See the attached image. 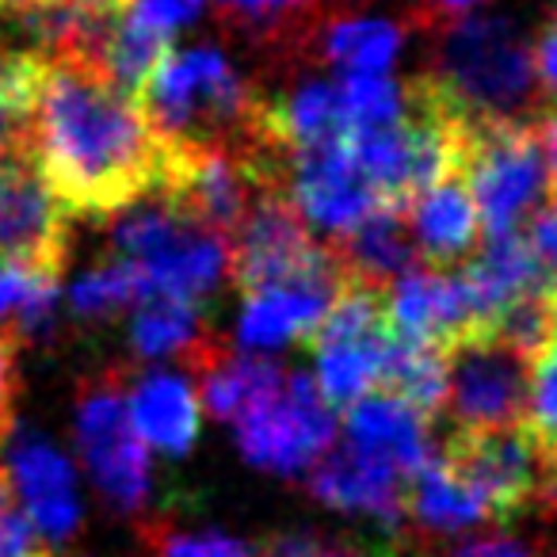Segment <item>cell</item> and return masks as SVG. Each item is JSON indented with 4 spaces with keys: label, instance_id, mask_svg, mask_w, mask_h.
Here are the masks:
<instances>
[{
    "label": "cell",
    "instance_id": "obj_1",
    "mask_svg": "<svg viewBox=\"0 0 557 557\" xmlns=\"http://www.w3.org/2000/svg\"><path fill=\"white\" fill-rule=\"evenodd\" d=\"M27 157L70 214L111 218L157 191L164 141L96 62L42 58Z\"/></svg>",
    "mask_w": 557,
    "mask_h": 557
},
{
    "label": "cell",
    "instance_id": "obj_2",
    "mask_svg": "<svg viewBox=\"0 0 557 557\" xmlns=\"http://www.w3.org/2000/svg\"><path fill=\"white\" fill-rule=\"evenodd\" d=\"M164 146H245L271 141L263 131L260 92L240 81L222 50H164L134 92ZM283 149V146H278Z\"/></svg>",
    "mask_w": 557,
    "mask_h": 557
},
{
    "label": "cell",
    "instance_id": "obj_3",
    "mask_svg": "<svg viewBox=\"0 0 557 557\" xmlns=\"http://www.w3.org/2000/svg\"><path fill=\"white\" fill-rule=\"evenodd\" d=\"M424 77L455 119H539L531 42L504 16H462L432 35Z\"/></svg>",
    "mask_w": 557,
    "mask_h": 557
},
{
    "label": "cell",
    "instance_id": "obj_4",
    "mask_svg": "<svg viewBox=\"0 0 557 557\" xmlns=\"http://www.w3.org/2000/svg\"><path fill=\"white\" fill-rule=\"evenodd\" d=\"M111 218V245L134 268L141 298L202 306L230 278V237L187 222L161 195H146Z\"/></svg>",
    "mask_w": 557,
    "mask_h": 557
},
{
    "label": "cell",
    "instance_id": "obj_5",
    "mask_svg": "<svg viewBox=\"0 0 557 557\" xmlns=\"http://www.w3.org/2000/svg\"><path fill=\"white\" fill-rule=\"evenodd\" d=\"M455 172L488 237L519 233L549 191L539 119H458Z\"/></svg>",
    "mask_w": 557,
    "mask_h": 557
},
{
    "label": "cell",
    "instance_id": "obj_6",
    "mask_svg": "<svg viewBox=\"0 0 557 557\" xmlns=\"http://www.w3.org/2000/svg\"><path fill=\"white\" fill-rule=\"evenodd\" d=\"M443 462L481 496L493 523L557 508V458L534 440L527 420L500 428H455L443 447Z\"/></svg>",
    "mask_w": 557,
    "mask_h": 557
},
{
    "label": "cell",
    "instance_id": "obj_7",
    "mask_svg": "<svg viewBox=\"0 0 557 557\" xmlns=\"http://www.w3.org/2000/svg\"><path fill=\"white\" fill-rule=\"evenodd\" d=\"M230 278L237 295L278 283H336L344 287L341 260L313 237L287 191H263L230 237Z\"/></svg>",
    "mask_w": 557,
    "mask_h": 557
},
{
    "label": "cell",
    "instance_id": "obj_8",
    "mask_svg": "<svg viewBox=\"0 0 557 557\" xmlns=\"http://www.w3.org/2000/svg\"><path fill=\"white\" fill-rule=\"evenodd\" d=\"M386 290L348 278L306 344L313 351V382L333 409H348L379 389L382 359L389 348Z\"/></svg>",
    "mask_w": 557,
    "mask_h": 557
},
{
    "label": "cell",
    "instance_id": "obj_9",
    "mask_svg": "<svg viewBox=\"0 0 557 557\" xmlns=\"http://www.w3.org/2000/svg\"><path fill=\"white\" fill-rule=\"evenodd\" d=\"M333 405L321 397L313 374H287L271 397L240 412L237 443L252 466L275 473H298L313 466L336 440Z\"/></svg>",
    "mask_w": 557,
    "mask_h": 557
},
{
    "label": "cell",
    "instance_id": "obj_10",
    "mask_svg": "<svg viewBox=\"0 0 557 557\" xmlns=\"http://www.w3.org/2000/svg\"><path fill=\"white\" fill-rule=\"evenodd\" d=\"M77 447L88 473L115 508H141L149 493V450L131 424L123 371H103L81 386Z\"/></svg>",
    "mask_w": 557,
    "mask_h": 557
},
{
    "label": "cell",
    "instance_id": "obj_11",
    "mask_svg": "<svg viewBox=\"0 0 557 557\" xmlns=\"http://www.w3.org/2000/svg\"><path fill=\"white\" fill-rule=\"evenodd\" d=\"M447 405L455 428H500L527 417L531 359L485 333H470L443 348Z\"/></svg>",
    "mask_w": 557,
    "mask_h": 557
},
{
    "label": "cell",
    "instance_id": "obj_12",
    "mask_svg": "<svg viewBox=\"0 0 557 557\" xmlns=\"http://www.w3.org/2000/svg\"><path fill=\"white\" fill-rule=\"evenodd\" d=\"M70 256V210L39 176L27 149L0 157V260L62 275Z\"/></svg>",
    "mask_w": 557,
    "mask_h": 557
},
{
    "label": "cell",
    "instance_id": "obj_13",
    "mask_svg": "<svg viewBox=\"0 0 557 557\" xmlns=\"http://www.w3.org/2000/svg\"><path fill=\"white\" fill-rule=\"evenodd\" d=\"M287 195L298 207V214L306 218V225L325 233L329 240L386 207L379 199V191L367 184L363 172L356 169L344 138L290 153Z\"/></svg>",
    "mask_w": 557,
    "mask_h": 557
},
{
    "label": "cell",
    "instance_id": "obj_14",
    "mask_svg": "<svg viewBox=\"0 0 557 557\" xmlns=\"http://www.w3.org/2000/svg\"><path fill=\"white\" fill-rule=\"evenodd\" d=\"M386 325L401 341L432 344L440 351L470 336L478 329V310L462 271L435 263L405 268L386 287Z\"/></svg>",
    "mask_w": 557,
    "mask_h": 557
},
{
    "label": "cell",
    "instance_id": "obj_15",
    "mask_svg": "<svg viewBox=\"0 0 557 557\" xmlns=\"http://www.w3.org/2000/svg\"><path fill=\"white\" fill-rule=\"evenodd\" d=\"M405 473L389 466L386 458H374L367 450L344 443L341 450L329 447L318 458V470L310 478V488L318 500L333 504L341 511H363L394 527L405 511Z\"/></svg>",
    "mask_w": 557,
    "mask_h": 557
},
{
    "label": "cell",
    "instance_id": "obj_16",
    "mask_svg": "<svg viewBox=\"0 0 557 557\" xmlns=\"http://www.w3.org/2000/svg\"><path fill=\"white\" fill-rule=\"evenodd\" d=\"M401 214L412 233L417 252L428 263H435V268H450V263L473 256L481 245V233H485L481 230L478 207H473L458 172H447L432 187H424Z\"/></svg>",
    "mask_w": 557,
    "mask_h": 557
},
{
    "label": "cell",
    "instance_id": "obj_17",
    "mask_svg": "<svg viewBox=\"0 0 557 557\" xmlns=\"http://www.w3.org/2000/svg\"><path fill=\"white\" fill-rule=\"evenodd\" d=\"M336 295H341L336 283H278V287L240 295L245 298V310L237 321L240 348L268 351L287 341H306Z\"/></svg>",
    "mask_w": 557,
    "mask_h": 557
},
{
    "label": "cell",
    "instance_id": "obj_18",
    "mask_svg": "<svg viewBox=\"0 0 557 557\" xmlns=\"http://www.w3.org/2000/svg\"><path fill=\"white\" fill-rule=\"evenodd\" d=\"M344 424H348V443L374 458H386L389 466L405 473H420L432 462V440H428V420L394 394L371 389L359 397L356 405L344 409Z\"/></svg>",
    "mask_w": 557,
    "mask_h": 557
},
{
    "label": "cell",
    "instance_id": "obj_19",
    "mask_svg": "<svg viewBox=\"0 0 557 557\" xmlns=\"http://www.w3.org/2000/svg\"><path fill=\"white\" fill-rule=\"evenodd\" d=\"M462 278L466 287H470L473 310H478V329H481L508 302L546 287L557 275L542 263V256L534 252V245L523 233H496V237H488L485 248L466 256Z\"/></svg>",
    "mask_w": 557,
    "mask_h": 557
},
{
    "label": "cell",
    "instance_id": "obj_20",
    "mask_svg": "<svg viewBox=\"0 0 557 557\" xmlns=\"http://www.w3.org/2000/svg\"><path fill=\"white\" fill-rule=\"evenodd\" d=\"M126 409H131L134 432L164 455H187L199 440L202 401L199 386L184 374L153 371L126 389Z\"/></svg>",
    "mask_w": 557,
    "mask_h": 557
},
{
    "label": "cell",
    "instance_id": "obj_21",
    "mask_svg": "<svg viewBox=\"0 0 557 557\" xmlns=\"http://www.w3.org/2000/svg\"><path fill=\"white\" fill-rule=\"evenodd\" d=\"M233 32L248 35L275 58H310L318 32L336 16L333 0H210Z\"/></svg>",
    "mask_w": 557,
    "mask_h": 557
},
{
    "label": "cell",
    "instance_id": "obj_22",
    "mask_svg": "<svg viewBox=\"0 0 557 557\" xmlns=\"http://www.w3.org/2000/svg\"><path fill=\"white\" fill-rule=\"evenodd\" d=\"M187 367H191L195 386H199V401H207V409L218 420H230V424L240 412L252 409L256 401L275 394L287 379L283 367L268 363L260 356H233L218 341H210Z\"/></svg>",
    "mask_w": 557,
    "mask_h": 557
},
{
    "label": "cell",
    "instance_id": "obj_23",
    "mask_svg": "<svg viewBox=\"0 0 557 557\" xmlns=\"http://www.w3.org/2000/svg\"><path fill=\"white\" fill-rule=\"evenodd\" d=\"M329 248L341 260L344 275L367 283V287L386 290L405 268L417 263V245L412 233L405 225V214L394 207L374 210L371 218H363L359 225L344 230L341 237L329 240Z\"/></svg>",
    "mask_w": 557,
    "mask_h": 557
},
{
    "label": "cell",
    "instance_id": "obj_24",
    "mask_svg": "<svg viewBox=\"0 0 557 557\" xmlns=\"http://www.w3.org/2000/svg\"><path fill=\"white\" fill-rule=\"evenodd\" d=\"M12 485L32 516L35 531L50 539H65L77 527V493H73V470L54 447L27 440L12 458Z\"/></svg>",
    "mask_w": 557,
    "mask_h": 557
},
{
    "label": "cell",
    "instance_id": "obj_25",
    "mask_svg": "<svg viewBox=\"0 0 557 557\" xmlns=\"http://www.w3.org/2000/svg\"><path fill=\"white\" fill-rule=\"evenodd\" d=\"M382 394H394L424 420H435L447 409V359L432 344H412L401 336H389L386 359L379 374Z\"/></svg>",
    "mask_w": 557,
    "mask_h": 557
},
{
    "label": "cell",
    "instance_id": "obj_26",
    "mask_svg": "<svg viewBox=\"0 0 557 557\" xmlns=\"http://www.w3.org/2000/svg\"><path fill=\"white\" fill-rule=\"evenodd\" d=\"M214 336L202 325V306L180 302V298H141L131 325V344L141 359H169L180 356L191 363Z\"/></svg>",
    "mask_w": 557,
    "mask_h": 557
},
{
    "label": "cell",
    "instance_id": "obj_27",
    "mask_svg": "<svg viewBox=\"0 0 557 557\" xmlns=\"http://www.w3.org/2000/svg\"><path fill=\"white\" fill-rule=\"evenodd\" d=\"M405 508L417 516L420 527H432V531H462L488 519L481 496L443 458H432L424 470L412 473L405 485Z\"/></svg>",
    "mask_w": 557,
    "mask_h": 557
},
{
    "label": "cell",
    "instance_id": "obj_28",
    "mask_svg": "<svg viewBox=\"0 0 557 557\" xmlns=\"http://www.w3.org/2000/svg\"><path fill=\"white\" fill-rule=\"evenodd\" d=\"M313 54L344 73H389L401 54V27L389 20L333 16L313 39Z\"/></svg>",
    "mask_w": 557,
    "mask_h": 557
},
{
    "label": "cell",
    "instance_id": "obj_29",
    "mask_svg": "<svg viewBox=\"0 0 557 557\" xmlns=\"http://www.w3.org/2000/svg\"><path fill=\"white\" fill-rule=\"evenodd\" d=\"M336 88H341L344 134L394 123L405 111V85H394L386 73H344Z\"/></svg>",
    "mask_w": 557,
    "mask_h": 557
},
{
    "label": "cell",
    "instance_id": "obj_30",
    "mask_svg": "<svg viewBox=\"0 0 557 557\" xmlns=\"http://www.w3.org/2000/svg\"><path fill=\"white\" fill-rule=\"evenodd\" d=\"M70 302L81 318H108V313L123 310V306L141 302V283H138V275H134L131 263L111 256V260H103L100 268L81 275Z\"/></svg>",
    "mask_w": 557,
    "mask_h": 557
},
{
    "label": "cell",
    "instance_id": "obj_31",
    "mask_svg": "<svg viewBox=\"0 0 557 557\" xmlns=\"http://www.w3.org/2000/svg\"><path fill=\"white\" fill-rule=\"evenodd\" d=\"M527 428L557 458V341L531 359V386H527Z\"/></svg>",
    "mask_w": 557,
    "mask_h": 557
},
{
    "label": "cell",
    "instance_id": "obj_32",
    "mask_svg": "<svg viewBox=\"0 0 557 557\" xmlns=\"http://www.w3.org/2000/svg\"><path fill=\"white\" fill-rule=\"evenodd\" d=\"M141 539L149 542L157 557H256L252 546L237 539H225V534H191V531H176L164 519H149L141 527Z\"/></svg>",
    "mask_w": 557,
    "mask_h": 557
},
{
    "label": "cell",
    "instance_id": "obj_33",
    "mask_svg": "<svg viewBox=\"0 0 557 557\" xmlns=\"http://www.w3.org/2000/svg\"><path fill=\"white\" fill-rule=\"evenodd\" d=\"M0 557H47L39 531L12 485L9 466H0Z\"/></svg>",
    "mask_w": 557,
    "mask_h": 557
},
{
    "label": "cell",
    "instance_id": "obj_34",
    "mask_svg": "<svg viewBox=\"0 0 557 557\" xmlns=\"http://www.w3.org/2000/svg\"><path fill=\"white\" fill-rule=\"evenodd\" d=\"M42 290H58V275H39L32 268H20V263L0 260V321L12 318L24 310L32 298H39Z\"/></svg>",
    "mask_w": 557,
    "mask_h": 557
},
{
    "label": "cell",
    "instance_id": "obj_35",
    "mask_svg": "<svg viewBox=\"0 0 557 557\" xmlns=\"http://www.w3.org/2000/svg\"><path fill=\"white\" fill-rule=\"evenodd\" d=\"M16 348L20 336L12 325L0 329V443L9 440L12 424H16Z\"/></svg>",
    "mask_w": 557,
    "mask_h": 557
},
{
    "label": "cell",
    "instance_id": "obj_36",
    "mask_svg": "<svg viewBox=\"0 0 557 557\" xmlns=\"http://www.w3.org/2000/svg\"><path fill=\"white\" fill-rule=\"evenodd\" d=\"M268 557H397L389 546H325L313 539H283L268 549Z\"/></svg>",
    "mask_w": 557,
    "mask_h": 557
},
{
    "label": "cell",
    "instance_id": "obj_37",
    "mask_svg": "<svg viewBox=\"0 0 557 557\" xmlns=\"http://www.w3.org/2000/svg\"><path fill=\"white\" fill-rule=\"evenodd\" d=\"M478 4H485V0H412L409 9V24L420 27L424 35H435L440 27L455 24V20H462L470 9H478Z\"/></svg>",
    "mask_w": 557,
    "mask_h": 557
},
{
    "label": "cell",
    "instance_id": "obj_38",
    "mask_svg": "<svg viewBox=\"0 0 557 557\" xmlns=\"http://www.w3.org/2000/svg\"><path fill=\"white\" fill-rule=\"evenodd\" d=\"M534 54V77H539V88L557 100V16L546 24V32L539 35V42L531 47Z\"/></svg>",
    "mask_w": 557,
    "mask_h": 557
},
{
    "label": "cell",
    "instance_id": "obj_39",
    "mask_svg": "<svg viewBox=\"0 0 557 557\" xmlns=\"http://www.w3.org/2000/svg\"><path fill=\"white\" fill-rule=\"evenodd\" d=\"M527 240H531L534 252L542 256V263L557 275V199L549 202L546 210H539V218L531 222V237Z\"/></svg>",
    "mask_w": 557,
    "mask_h": 557
},
{
    "label": "cell",
    "instance_id": "obj_40",
    "mask_svg": "<svg viewBox=\"0 0 557 557\" xmlns=\"http://www.w3.org/2000/svg\"><path fill=\"white\" fill-rule=\"evenodd\" d=\"M447 557H534V554H531V546L519 539H481V542H470V546L450 549Z\"/></svg>",
    "mask_w": 557,
    "mask_h": 557
},
{
    "label": "cell",
    "instance_id": "obj_41",
    "mask_svg": "<svg viewBox=\"0 0 557 557\" xmlns=\"http://www.w3.org/2000/svg\"><path fill=\"white\" fill-rule=\"evenodd\" d=\"M539 141H542V157H546L549 199H557V108H542V115H539Z\"/></svg>",
    "mask_w": 557,
    "mask_h": 557
},
{
    "label": "cell",
    "instance_id": "obj_42",
    "mask_svg": "<svg viewBox=\"0 0 557 557\" xmlns=\"http://www.w3.org/2000/svg\"><path fill=\"white\" fill-rule=\"evenodd\" d=\"M92 4H111V9H123V4H131V0H92Z\"/></svg>",
    "mask_w": 557,
    "mask_h": 557
},
{
    "label": "cell",
    "instance_id": "obj_43",
    "mask_svg": "<svg viewBox=\"0 0 557 557\" xmlns=\"http://www.w3.org/2000/svg\"><path fill=\"white\" fill-rule=\"evenodd\" d=\"M4 50H9V47H4V42H0V62H4Z\"/></svg>",
    "mask_w": 557,
    "mask_h": 557
},
{
    "label": "cell",
    "instance_id": "obj_44",
    "mask_svg": "<svg viewBox=\"0 0 557 557\" xmlns=\"http://www.w3.org/2000/svg\"><path fill=\"white\" fill-rule=\"evenodd\" d=\"M47 557H50V554H47Z\"/></svg>",
    "mask_w": 557,
    "mask_h": 557
}]
</instances>
